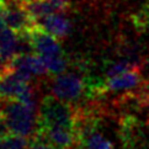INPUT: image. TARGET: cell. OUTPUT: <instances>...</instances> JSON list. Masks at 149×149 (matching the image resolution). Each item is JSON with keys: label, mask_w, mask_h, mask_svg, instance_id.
<instances>
[{"label": "cell", "mask_w": 149, "mask_h": 149, "mask_svg": "<svg viewBox=\"0 0 149 149\" xmlns=\"http://www.w3.org/2000/svg\"><path fill=\"white\" fill-rule=\"evenodd\" d=\"M0 113L5 117L11 133L32 137L37 130L36 109L15 99H0Z\"/></svg>", "instance_id": "cell-1"}, {"label": "cell", "mask_w": 149, "mask_h": 149, "mask_svg": "<svg viewBox=\"0 0 149 149\" xmlns=\"http://www.w3.org/2000/svg\"><path fill=\"white\" fill-rule=\"evenodd\" d=\"M77 109L73 104L62 101L54 95H47L41 100L37 113V127L64 126L75 130Z\"/></svg>", "instance_id": "cell-2"}, {"label": "cell", "mask_w": 149, "mask_h": 149, "mask_svg": "<svg viewBox=\"0 0 149 149\" xmlns=\"http://www.w3.org/2000/svg\"><path fill=\"white\" fill-rule=\"evenodd\" d=\"M86 89H90L84 78H81L78 73H61L53 77L51 81V91L62 101L69 104H74L83 97Z\"/></svg>", "instance_id": "cell-3"}, {"label": "cell", "mask_w": 149, "mask_h": 149, "mask_svg": "<svg viewBox=\"0 0 149 149\" xmlns=\"http://www.w3.org/2000/svg\"><path fill=\"white\" fill-rule=\"evenodd\" d=\"M27 33L30 36L31 42H32L35 53L38 54L43 62L64 56L57 37L47 32L38 24H36Z\"/></svg>", "instance_id": "cell-4"}, {"label": "cell", "mask_w": 149, "mask_h": 149, "mask_svg": "<svg viewBox=\"0 0 149 149\" xmlns=\"http://www.w3.org/2000/svg\"><path fill=\"white\" fill-rule=\"evenodd\" d=\"M45 133L47 139L57 149H74L79 148L78 134L74 128L64 126H51V127H37Z\"/></svg>", "instance_id": "cell-5"}, {"label": "cell", "mask_w": 149, "mask_h": 149, "mask_svg": "<svg viewBox=\"0 0 149 149\" xmlns=\"http://www.w3.org/2000/svg\"><path fill=\"white\" fill-rule=\"evenodd\" d=\"M143 79L138 69H131L121 75L106 79L102 83L101 91H128L141 86Z\"/></svg>", "instance_id": "cell-6"}, {"label": "cell", "mask_w": 149, "mask_h": 149, "mask_svg": "<svg viewBox=\"0 0 149 149\" xmlns=\"http://www.w3.org/2000/svg\"><path fill=\"white\" fill-rule=\"evenodd\" d=\"M63 13L64 11L51 14L48 16H45L40 20H37L36 22L42 29H45L47 32H49L51 35L57 37L58 40H62L70 33V30H72L70 21L63 15Z\"/></svg>", "instance_id": "cell-7"}, {"label": "cell", "mask_w": 149, "mask_h": 149, "mask_svg": "<svg viewBox=\"0 0 149 149\" xmlns=\"http://www.w3.org/2000/svg\"><path fill=\"white\" fill-rule=\"evenodd\" d=\"M17 41L19 33L8 26L0 30V56L11 62L17 56Z\"/></svg>", "instance_id": "cell-8"}, {"label": "cell", "mask_w": 149, "mask_h": 149, "mask_svg": "<svg viewBox=\"0 0 149 149\" xmlns=\"http://www.w3.org/2000/svg\"><path fill=\"white\" fill-rule=\"evenodd\" d=\"M25 6L27 9L29 14L36 21L45 16H48L51 14L65 11V10H63L58 5L51 3L49 0H30V1L25 3Z\"/></svg>", "instance_id": "cell-9"}, {"label": "cell", "mask_w": 149, "mask_h": 149, "mask_svg": "<svg viewBox=\"0 0 149 149\" xmlns=\"http://www.w3.org/2000/svg\"><path fill=\"white\" fill-rule=\"evenodd\" d=\"M4 149H30V138L15 133H10L1 138Z\"/></svg>", "instance_id": "cell-10"}, {"label": "cell", "mask_w": 149, "mask_h": 149, "mask_svg": "<svg viewBox=\"0 0 149 149\" xmlns=\"http://www.w3.org/2000/svg\"><path fill=\"white\" fill-rule=\"evenodd\" d=\"M131 69H137L136 67H133L130 62H127L126 59H122L118 62H113L106 68L105 74H106V79H111V78H115L117 75H121L126 72L131 70Z\"/></svg>", "instance_id": "cell-11"}, {"label": "cell", "mask_w": 149, "mask_h": 149, "mask_svg": "<svg viewBox=\"0 0 149 149\" xmlns=\"http://www.w3.org/2000/svg\"><path fill=\"white\" fill-rule=\"evenodd\" d=\"M133 24L139 30H144L148 26V24H149V3L133 17Z\"/></svg>", "instance_id": "cell-12"}, {"label": "cell", "mask_w": 149, "mask_h": 149, "mask_svg": "<svg viewBox=\"0 0 149 149\" xmlns=\"http://www.w3.org/2000/svg\"><path fill=\"white\" fill-rule=\"evenodd\" d=\"M10 69H11V64H10V62L5 59L3 56H0V78L4 77L6 73H9Z\"/></svg>", "instance_id": "cell-13"}, {"label": "cell", "mask_w": 149, "mask_h": 149, "mask_svg": "<svg viewBox=\"0 0 149 149\" xmlns=\"http://www.w3.org/2000/svg\"><path fill=\"white\" fill-rule=\"evenodd\" d=\"M10 130H9V126L5 121V117L0 113V138H4L6 137L8 134H10Z\"/></svg>", "instance_id": "cell-14"}, {"label": "cell", "mask_w": 149, "mask_h": 149, "mask_svg": "<svg viewBox=\"0 0 149 149\" xmlns=\"http://www.w3.org/2000/svg\"><path fill=\"white\" fill-rule=\"evenodd\" d=\"M49 1L58 5V6L62 8L63 10H67L69 8V4H70V0H49Z\"/></svg>", "instance_id": "cell-15"}, {"label": "cell", "mask_w": 149, "mask_h": 149, "mask_svg": "<svg viewBox=\"0 0 149 149\" xmlns=\"http://www.w3.org/2000/svg\"><path fill=\"white\" fill-rule=\"evenodd\" d=\"M6 27V24H5V16H4V9L0 4V30Z\"/></svg>", "instance_id": "cell-16"}, {"label": "cell", "mask_w": 149, "mask_h": 149, "mask_svg": "<svg viewBox=\"0 0 149 149\" xmlns=\"http://www.w3.org/2000/svg\"><path fill=\"white\" fill-rule=\"evenodd\" d=\"M0 149H4V148H3V142H1V138H0Z\"/></svg>", "instance_id": "cell-17"}]
</instances>
